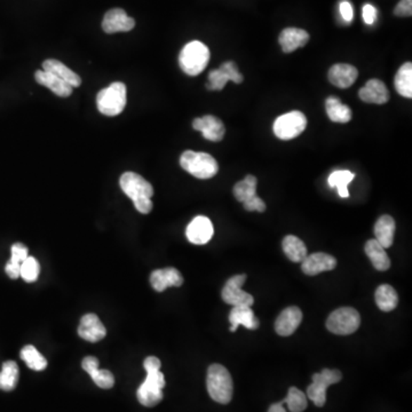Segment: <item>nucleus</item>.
Here are the masks:
<instances>
[{
	"instance_id": "c756f323",
	"label": "nucleus",
	"mask_w": 412,
	"mask_h": 412,
	"mask_svg": "<svg viewBox=\"0 0 412 412\" xmlns=\"http://www.w3.org/2000/svg\"><path fill=\"white\" fill-rule=\"evenodd\" d=\"M376 304L383 312H392L399 304V297L394 288L388 284H383L376 290Z\"/></svg>"
},
{
	"instance_id": "393cba45",
	"label": "nucleus",
	"mask_w": 412,
	"mask_h": 412,
	"mask_svg": "<svg viewBox=\"0 0 412 412\" xmlns=\"http://www.w3.org/2000/svg\"><path fill=\"white\" fill-rule=\"evenodd\" d=\"M44 72H51L56 77L62 79L65 83H68L70 86L79 87L81 85V78L76 72L69 69L65 63L60 62L58 60L48 59L45 60L43 63Z\"/></svg>"
},
{
	"instance_id": "423d86ee",
	"label": "nucleus",
	"mask_w": 412,
	"mask_h": 412,
	"mask_svg": "<svg viewBox=\"0 0 412 412\" xmlns=\"http://www.w3.org/2000/svg\"><path fill=\"white\" fill-rule=\"evenodd\" d=\"M126 86L124 83L115 81L96 95V106L102 115L115 117L123 112L126 106Z\"/></svg>"
},
{
	"instance_id": "a211bd4d",
	"label": "nucleus",
	"mask_w": 412,
	"mask_h": 412,
	"mask_svg": "<svg viewBox=\"0 0 412 412\" xmlns=\"http://www.w3.org/2000/svg\"><path fill=\"white\" fill-rule=\"evenodd\" d=\"M303 321L300 308L295 306L288 307L276 319L275 330L277 335L288 337L297 330Z\"/></svg>"
},
{
	"instance_id": "ddd939ff",
	"label": "nucleus",
	"mask_w": 412,
	"mask_h": 412,
	"mask_svg": "<svg viewBox=\"0 0 412 412\" xmlns=\"http://www.w3.org/2000/svg\"><path fill=\"white\" fill-rule=\"evenodd\" d=\"M213 233L211 220L203 215L194 218L186 230L187 239L190 243L196 245H204L210 242Z\"/></svg>"
},
{
	"instance_id": "2f4dec72",
	"label": "nucleus",
	"mask_w": 412,
	"mask_h": 412,
	"mask_svg": "<svg viewBox=\"0 0 412 412\" xmlns=\"http://www.w3.org/2000/svg\"><path fill=\"white\" fill-rule=\"evenodd\" d=\"M19 381V366L14 361H6L3 363L0 371V390L11 392L16 387Z\"/></svg>"
},
{
	"instance_id": "c85d7f7f",
	"label": "nucleus",
	"mask_w": 412,
	"mask_h": 412,
	"mask_svg": "<svg viewBox=\"0 0 412 412\" xmlns=\"http://www.w3.org/2000/svg\"><path fill=\"white\" fill-rule=\"evenodd\" d=\"M282 246L286 257L293 263H303L307 257L306 245L295 236H286L283 239Z\"/></svg>"
},
{
	"instance_id": "39448f33",
	"label": "nucleus",
	"mask_w": 412,
	"mask_h": 412,
	"mask_svg": "<svg viewBox=\"0 0 412 412\" xmlns=\"http://www.w3.org/2000/svg\"><path fill=\"white\" fill-rule=\"evenodd\" d=\"M180 165L183 170L197 179H211L219 171L215 159L206 152L187 150L180 157Z\"/></svg>"
},
{
	"instance_id": "ea45409f",
	"label": "nucleus",
	"mask_w": 412,
	"mask_h": 412,
	"mask_svg": "<svg viewBox=\"0 0 412 412\" xmlns=\"http://www.w3.org/2000/svg\"><path fill=\"white\" fill-rule=\"evenodd\" d=\"M339 11H340L341 18L344 19V21L347 22V23H350V22L353 21V6H352V4H350L348 0H343V1H341Z\"/></svg>"
},
{
	"instance_id": "aec40b11",
	"label": "nucleus",
	"mask_w": 412,
	"mask_h": 412,
	"mask_svg": "<svg viewBox=\"0 0 412 412\" xmlns=\"http://www.w3.org/2000/svg\"><path fill=\"white\" fill-rule=\"evenodd\" d=\"M183 283V277L179 270L173 267H168L164 270H156L150 275V284L154 290L157 292H163L171 286H181Z\"/></svg>"
},
{
	"instance_id": "7ed1b4c3",
	"label": "nucleus",
	"mask_w": 412,
	"mask_h": 412,
	"mask_svg": "<svg viewBox=\"0 0 412 412\" xmlns=\"http://www.w3.org/2000/svg\"><path fill=\"white\" fill-rule=\"evenodd\" d=\"M208 392L212 400L220 404H228L233 399V379L230 371L221 364H212L206 378Z\"/></svg>"
},
{
	"instance_id": "2eb2a0df",
	"label": "nucleus",
	"mask_w": 412,
	"mask_h": 412,
	"mask_svg": "<svg viewBox=\"0 0 412 412\" xmlns=\"http://www.w3.org/2000/svg\"><path fill=\"white\" fill-rule=\"evenodd\" d=\"M192 127L194 130L201 132L203 137L212 142H219L226 133L225 125L215 116L206 115L204 117L195 118L192 121Z\"/></svg>"
},
{
	"instance_id": "b1692460",
	"label": "nucleus",
	"mask_w": 412,
	"mask_h": 412,
	"mask_svg": "<svg viewBox=\"0 0 412 412\" xmlns=\"http://www.w3.org/2000/svg\"><path fill=\"white\" fill-rule=\"evenodd\" d=\"M34 79H36L38 84L50 88L54 94L61 96V98H68V96L72 95V90H74L68 83H65L62 79L56 77L53 74L44 72V70L36 72Z\"/></svg>"
},
{
	"instance_id": "c9c22d12",
	"label": "nucleus",
	"mask_w": 412,
	"mask_h": 412,
	"mask_svg": "<svg viewBox=\"0 0 412 412\" xmlns=\"http://www.w3.org/2000/svg\"><path fill=\"white\" fill-rule=\"evenodd\" d=\"M41 273V266L34 257H28L21 264V277L25 282H36Z\"/></svg>"
},
{
	"instance_id": "f704fd0d",
	"label": "nucleus",
	"mask_w": 412,
	"mask_h": 412,
	"mask_svg": "<svg viewBox=\"0 0 412 412\" xmlns=\"http://www.w3.org/2000/svg\"><path fill=\"white\" fill-rule=\"evenodd\" d=\"M283 403H286L288 410L291 412H303L307 409V397L304 392L298 390L295 387H291L288 390V397Z\"/></svg>"
},
{
	"instance_id": "4c0bfd02",
	"label": "nucleus",
	"mask_w": 412,
	"mask_h": 412,
	"mask_svg": "<svg viewBox=\"0 0 412 412\" xmlns=\"http://www.w3.org/2000/svg\"><path fill=\"white\" fill-rule=\"evenodd\" d=\"M11 253H12L11 260L18 263V264H22L29 257L28 248L22 243L13 244L11 248Z\"/></svg>"
},
{
	"instance_id": "4be33fe9",
	"label": "nucleus",
	"mask_w": 412,
	"mask_h": 412,
	"mask_svg": "<svg viewBox=\"0 0 412 412\" xmlns=\"http://www.w3.org/2000/svg\"><path fill=\"white\" fill-rule=\"evenodd\" d=\"M310 41V34L306 30L298 28H286L281 32L279 43L284 53H292L298 48L304 47Z\"/></svg>"
},
{
	"instance_id": "6e6552de",
	"label": "nucleus",
	"mask_w": 412,
	"mask_h": 412,
	"mask_svg": "<svg viewBox=\"0 0 412 412\" xmlns=\"http://www.w3.org/2000/svg\"><path fill=\"white\" fill-rule=\"evenodd\" d=\"M258 180L254 175H246L244 180L236 183L233 192L237 201L243 203L245 210L248 212L266 211L265 201L257 195Z\"/></svg>"
},
{
	"instance_id": "a19ab883",
	"label": "nucleus",
	"mask_w": 412,
	"mask_h": 412,
	"mask_svg": "<svg viewBox=\"0 0 412 412\" xmlns=\"http://www.w3.org/2000/svg\"><path fill=\"white\" fill-rule=\"evenodd\" d=\"M363 20L366 22V25H373L376 19H377V10L375 6H372L370 4H366L363 6Z\"/></svg>"
},
{
	"instance_id": "79ce46f5",
	"label": "nucleus",
	"mask_w": 412,
	"mask_h": 412,
	"mask_svg": "<svg viewBox=\"0 0 412 412\" xmlns=\"http://www.w3.org/2000/svg\"><path fill=\"white\" fill-rule=\"evenodd\" d=\"M5 270H6V274L10 276L11 279H19L20 275H21V264L10 260L7 263Z\"/></svg>"
},
{
	"instance_id": "4468645a",
	"label": "nucleus",
	"mask_w": 412,
	"mask_h": 412,
	"mask_svg": "<svg viewBox=\"0 0 412 412\" xmlns=\"http://www.w3.org/2000/svg\"><path fill=\"white\" fill-rule=\"evenodd\" d=\"M134 27L135 21L121 8H112L103 18L102 29L106 34L131 32Z\"/></svg>"
},
{
	"instance_id": "c03bdc74",
	"label": "nucleus",
	"mask_w": 412,
	"mask_h": 412,
	"mask_svg": "<svg viewBox=\"0 0 412 412\" xmlns=\"http://www.w3.org/2000/svg\"><path fill=\"white\" fill-rule=\"evenodd\" d=\"M283 404H284L283 401L282 402L275 403L273 406H270L268 412H286V410L283 408Z\"/></svg>"
},
{
	"instance_id": "f257e3e1",
	"label": "nucleus",
	"mask_w": 412,
	"mask_h": 412,
	"mask_svg": "<svg viewBox=\"0 0 412 412\" xmlns=\"http://www.w3.org/2000/svg\"><path fill=\"white\" fill-rule=\"evenodd\" d=\"M161 361L156 357H147L143 362V366L147 371V378L138 388L137 392L138 400L142 406L152 408L157 406L163 400L165 378L161 372Z\"/></svg>"
},
{
	"instance_id": "412c9836",
	"label": "nucleus",
	"mask_w": 412,
	"mask_h": 412,
	"mask_svg": "<svg viewBox=\"0 0 412 412\" xmlns=\"http://www.w3.org/2000/svg\"><path fill=\"white\" fill-rule=\"evenodd\" d=\"M357 77H359L357 69L347 63L332 65L328 74V81L339 88H348L352 86Z\"/></svg>"
},
{
	"instance_id": "0eeeda50",
	"label": "nucleus",
	"mask_w": 412,
	"mask_h": 412,
	"mask_svg": "<svg viewBox=\"0 0 412 412\" xmlns=\"http://www.w3.org/2000/svg\"><path fill=\"white\" fill-rule=\"evenodd\" d=\"M361 324L359 312L352 307H341L330 314L326 319L328 331L339 335H352Z\"/></svg>"
},
{
	"instance_id": "5701e85b",
	"label": "nucleus",
	"mask_w": 412,
	"mask_h": 412,
	"mask_svg": "<svg viewBox=\"0 0 412 412\" xmlns=\"http://www.w3.org/2000/svg\"><path fill=\"white\" fill-rule=\"evenodd\" d=\"M230 322L232 324L230 331L235 332L239 326H245L248 330L259 328V319L254 317L253 310L248 306H235L230 314Z\"/></svg>"
},
{
	"instance_id": "a878e982",
	"label": "nucleus",
	"mask_w": 412,
	"mask_h": 412,
	"mask_svg": "<svg viewBox=\"0 0 412 412\" xmlns=\"http://www.w3.org/2000/svg\"><path fill=\"white\" fill-rule=\"evenodd\" d=\"M397 225L391 215H383L375 225L376 241L384 248H391Z\"/></svg>"
},
{
	"instance_id": "dca6fc26",
	"label": "nucleus",
	"mask_w": 412,
	"mask_h": 412,
	"mask_svg": "<svg viewBox=\"0 0 412 412\" xmlns=\"http://www.w3.org/2000/svg\"><path fill=\"white\" fill-rule=\"evenodd\" d=\"M335 266H337L335 258L323 252L307 255L304 261L301 263V270L306 275L310 276L319 275L322 272L335 270Z\"/></svg>"
},
{
	"instance_id": "f3484780",
	"label": "nucleus",
	"mask_w": 412,
	"mask_h": 412,
	"mask_svg": "<svg viewBox=\"0 0 412 412\" xmlns=\"http://www.w3.org/2000/svg\"><path fill=\"white\" fill-rule=\"evenodd\" d=\"M78 335L90 343H98L106 337L107 330L95 314H86L81 317Z\"/></svg>"
},
{
	"instance_id": "f8f14e48",
	"label": "nucleus",
	"mask_w": 412,
	"mask_h": 412,
	"mask_svg": "<svg viewBox=\"0 0 412 412\" xmlns=\"http://www.w3.org/2000/svg\"><path fill=\"white\" fill-rule=\"evenodd\" d=\"M242 74L239 72V67L233 61L225 62L220 65V68L217 70H212L208 74V81L206 84V88L208 91H221L223 87L226 86L228 81H234L236 84L242 83Z\"/></svg>"
},
{
	"instance_id": "7c9ffc66",
	"label": "nucleus",
	"mask_w": 412,
	"mask_h": 412,
	"mask_svg": "<svg viewBox=\"0 0 412 412\" xmlns=\"http://www.w3.org/2000/svg\"><path fill=\"white\" fill-rule=\"evenodd\" d=\"M395 88L400 95L411 99L412 98V65L406 62L397 70L395 76Z\"/></svg>"
},
{
	"instance_id": "e433bc0d",
	"label": "nucleus",
	"mask_w": 412,
	"mask_h": 412,
	"mask_svg": "<svg viewBox=\"0 0 412 412\" xmlns=\"http://www.w3.org/2000/svg\"><path fill=\"white\" fill-rule=\"evenodd\" d=\"M90 376L91 378L93 379L94 383L100 388H103V390H109V388H112L115 385L114 375L109 370L96 369L92 373H90Z\"/></svg>"
},
{
	"instance_id": "20e7f679",
	"label": "nucleus",
	"mask_w": 412,
	"mask_h": 412,
	"mask_svg": "<svg viewBox=\"0 0 412 412\" xmlns=\"http://www.w3.org/2000/svg\"><path fill=\"white\" fill-rule=\"evenodd\" d=\"M210 61V50L199 41H190L180 52L179 65L188 76H197L204 72Z\"/></svg>"
},
{
	"instance_id": "72a5a7b5",
	"label": "nucleus",
	"mask_w": 412,
	"mask_h": 412,
	"mask_svg": "<svg viewBox=\"0 0 412 412\" xmlns=\"http://www.w3.org/2000/svg\"><path fill=\"white\" fill-rule=\"evenodd\" d=\"M20 355H21V359L25 361V364L30 369L34 370V371H43V370L46 369V359L32 345H28V346H25V347L22 348Z\"/></svg>"
},
{
	"instance_id": "58836bf2",
	"label": "nucleus",
	"mask_w": 412,
	"mask_h": 412,
	"mask_svg": "<svg viewBox=\"0 0 412 412\" xmlns=\"http://www.w3.org/2000/svg\"><path fill=\"white\" fill-rule=\"evenodd\" d=\"M394 14L397 16H411L412 0H401L395 7Z\"/></svg>"
},
{
	"instance_id": "6ab92c4d",
	"label": "nucleus",
	"mask_w": 412,
	"mask_h": 412,
	"mask_svg": "<svg viewBox=\"0 0 412 412\" xmlns=\"http://www.w3.org/2000/svg\"><path fill=\"white\" fill-rule=\"evenodd\" d=\"M359 99L363 102L375 103V105H384L390 101L391 94L384 81L379 79H370L366 81L364 87L359 90Z\"/></svg>"
},
{
	"instance_id": "9d476101",
	"label": "nucleus",
	"mask_w": 412,
	"mask_h": 412,
	"mask_svg": "<svg viewBox=\"0 0 412 412\" xmlns=\"http://www.w3.org/2000/svg\"><path fill=\"white\" fill-rule=\"evenodd\" d=\"M306 127V116L300 112H291L276 119L274 133L279 139L292 140L299 137Z\"/></svg>"
},
{
	"instance_id": "37998d69",
	"label": "nucleus",
	"mask_w": 412,
	"mask_h": 412,
	"mask_svg": "<svg viewBox=\"0 0 412 412\" xmlns=\"http://www.w3.org/2000/svg\"><path fill=\"white\" fill-rule=\"evenodd\" d=\"M83 369L90 375L94 370L99 369V359L94 357H87L81 362Z\"/></svg>"
},
{
	"instance_id": "cd10ccee",
	"label": "nucleus",
	"mask_w": 412,
	"mask_h": 412,
	"mask_svg": "<svg viewBox=\"0 0 412 412\" xmlns=\"http://www.w3.org/2000/svg\"><path fill=\"white\" fill-rule=\"evenodd\" d=\"M326 114L335 123H348L352 119V110L341 102L337 96H328L326 101Z\"/></svg>"
},
{
	"instance_id": "bb28decb",
	"label": "nucleus",
	"mask_w": 412,
	"mask_h": 412,
	"mask_svg": "<svg viewBox=\"0 0 412 412\" xmlns=\"http://www.w3.org/2000/svg\"><path fill=\"white\" fill-rule=\"evenodd\" d=\"M364 251H366V255L369 257L370 261H371L376 270H379V272L390 270V267H391L390 257L385 251V248L376 239H370L366 243Z\"/></svg>"
},
{
	"instance_id": "1a4fd4ad",
	"label": "nucleus",
	"mask_w": 412,
	"mask_h": 412,
	"mask_svg": "<svg viewBox=\"0 0 412 412\" xmlns=\"http://www.w3.org/2000/svg\"><path fill=\"white\" fill-rule=\"evenodd\" d=\"M343 378L339 370H322L321 373L313 375V383L307 388V397L317 406H323L326 402V390L328 386L337 384Z\"/></svg>"
},
{
	"instance_id": "473e14b6",
	"label": "nucleus",
	"mask_w": 412,
	"mask_h": 412,
	"mask_svg": "<svg viewBox=\"0 0 412 412\" xmlns=\"http://www.w3.org/2000/svg\"><path fill=\"white\" fill-rule=\"evenodd\" d=\"M355 174L350 171H335L328 177V186L331 188H337L338 194L343 199H347L350 196L348 185L353 181Z\"/></svg>"
},
{
	"instance_id": "f03ea898",
	"label": "nucleus",
	"mask_w": 412,
	"mask_h": 412,
	"mask_svg": "<svg viewBox=\"0 0 412 412\" xmlns=\"http://www.w3.org/2000/svg\"><path fill=\"white\" fill-rule=\"evenodd\" d=\"M119 185L125 195L133 201L134 206L140 213L148 214L152 212L154 188L145 178L134 172H125L121 174Z\"/></svg>"
},
{
	"instance_id": "9b49d317",
	"label": "nucleus",
	"mask_w": 412,
	"mask_h": 412,
	"mask_svg": "<svg viewBox=\"0 0 412 412\" xmlns=\"http://www.w3.org/2000/svg\"><path fill=\"white\" fill-rule=\"evenodd\" d=\"M246 281V275H236L230 277L223 286L221 297L226 304L232 306H248L252 307L254 298L248 292L243 291L242 286Z\"/></svg>"
}]
</instances>
